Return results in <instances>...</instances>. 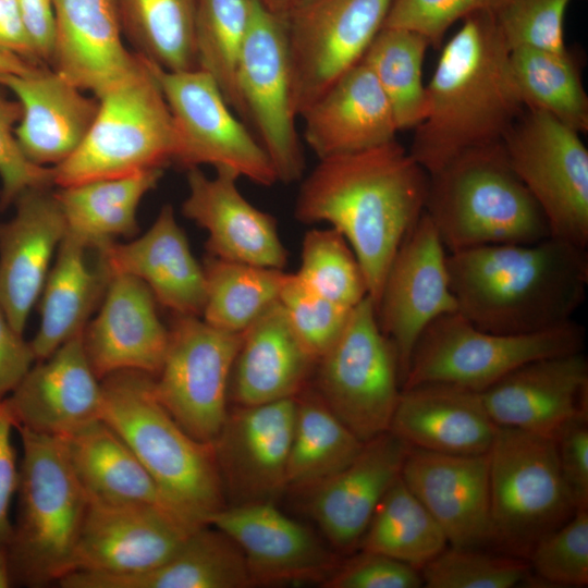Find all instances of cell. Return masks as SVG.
<instances>
[{"label":"cell","instance_id":"cell-52","mask_svg":"<svg viewBox=\"0 0 588 588\" xmlns=\"http://www.w3.org/2000/svg\"><path fill=\"white\" fill-rule=\"evenodd\" d=\"M560 470L576 510L588 509V415L563 425L553 437Z\"/></svg>","mask_w":588,"mask_h":588},{"label":"cell","instance_id":"cell-2","mask_svg":"<svg viewBox=\"0 0 588 588\" xmlns=\"http://www.w3.org/2000/svg\"><path fill=\"white\" fill-rule=\"evenodd\" d=\"M510 52L492 12L464 19L442 46L409 149L428 174L466 151L502 144L524 113Z\"/></svg>","mask_w":588,"mask_h":588},{"label":"cell","instance_id":"cell-6","mask_svg":"<svg viewBox=\"0 0 588 588\" xmlns=\"http://www.w3.org/2000/svg\"><path fill=\"white\" fill-rule=\"evenodd\" d=\"M16 428L23 457L7 558L12 584L42 587L70 573L88 497L62 438Z\"/></svg>","mask_w":588,"mask_h":588},{"label":"cell","instance_id":"cell-48","mask_svg":"<svg viewBox=\"0 0 588 588\" xmlns=\"http://www.w3.org/2000/svg\"><path fill=\"white\" fill-rule=\"evenodd\" d=\"M572 0H512L495 13L510 50L529 47L553 52L567 51L564 16Z\"/></svg>","mask_w":588,"mask_h":588},{"label":"cell","instance_id":"cell-57","mask_svg":"<svg viewBox=\"0 0 588 588\" xmlns=\"http://www.w3.org/2000/svg\"><path fill=\"white\" fill-rule=\"evenodd\" d=\"M37 66L17 54L0 48V74H27Z\"/></svg>","mask_w":588,"mask_h":588},{"label":"cell","instance_id":"cell-18","mask_svg":"<svg viewBox=\"0 0 588 588\" xmlns=\"http://www.w3.org/2000/svg\"><path fill=\"white\" fill-rule=\"evenodd\" d=\"M296 397L237 406L211 443L224 494L234 504L273 502L286 488Z\"/></svg>","mask_w":588,"mask_h":588},{"label":"cell","instance_id":"cell-33","mask_svg":"<svg viewBox=\"0 0 588 588\" xmlns=\"http://www.w3.org/2000/svg\"><path fill=\"white\" fill-rule=\"evenodd\" d=\"M63 588H245L253 586L238 546L222 530L195 529L163 564L130 575L75 572L59 581Z\"/></svg>","mask_w":588,"mask_h":588},{"label":"cell","instance_id":"cell-11","mask_svg":"<svg viewBox=\"0 0 588 588\" xmlns=\"http://www.w3.org/2000/svg\"><path fill=\"white\" fill-rule=\"evenodd\" d=\"M502 145L550 235L587 249L588 150L579 133L543 111L526 109Z\"/></svg>","mask_w":588,"mask_h":588},{"label":"cell","instance_id":"cell-29","mask_svg":"<svg viewBox=\"0 0 588 588\" xmlns=\"http://www.w3.org/2000/svg\"><path fill=\"white\" fill-rule=\"evenodd\" d=\"M112 278L142 280L157 303L174 315L201 317L206 298L204 267L194 257L173 207L164 205L152 225L127 243L112 242L96 250Z\"/></svg>","mask_w":588,"mask_h":588},{"label":"cell","instance_id":"cell-58","mask_svg":"<svg viewBox=\"0 0 588 588\" xmlns=\"http://www.w3.org/2000/svg\"><path fill=\"white\" fill-rule=\"evenodd\" d=\"M261 4L270 12L277 15H283L299 0H259Z\"/></svg>","mask_w":588,"mask_h":588},{"label":"cell","instance_id":"cell-43","mask_svg":"<svg viewBox=\"0 0 588 588\" xmlns=\"http://www.w3.org/2000/svg\"><path fill=\"white\" fill-rule=\"evenodd\" d=\"M255 0H196L194 48L197 69L212 77L237 113L236 72Z\"/></svg>","mask_w":588,"mask_h":588},{"label":"cell","instance_id":"cell-53","mask_svg":"<svg viewBox=\"0 0 588 588\" xmlns=\"http://www.w3.org/2000/svg\"><path fill=\"white\" fill-rule=\"evenodd\" d=\"M15 427L3 399L0 400V551H7L13 524L9 513L17 490L19 467L11 433Z\"/></svg>","mask_w":588,"mask_h":588},{"label":"cell","instance_id":"cell-14","mask_svg":"<svg viewBox=\"0 0 588 588\" xmlns=\"http://www.w3.org/2000/svg\"><path fill=\"white\" fill-rule=\"evenodd\" d=\"M241 340L242 333L221 331L197 316L174 315L169 328L154 391L176 422L200 442L212 443L225 421Z\"/></svg>","mask_w":588,"mask_h":588},{"label":"cell","instance_id":"cell-38","mask_svg":"<svg viewBox=\"0 0 588 588\" xmlns=\"http://www.w3.org/2000/svg\"><path fill=\"white\" fill-rule=\"evenodd\" d=\"M448 544L438 522L400 476L378 504L358 547L420 571Z\"/></svg>","mask_w":588,"mask_h":588},{"label":"cell","instance_id":"cell-35","mask_svg":"<svg viewBox=\"0 0 588 588\" xmlns=\"http://www.w3.org/2000/svg\"><path fill=\"white\" fill-rule=\"evenodd\" d=\"M88 249L66 231L39 297L40 323L30 341L36 362L82 334L102 301L111 278L99 259L89 266Z\"/></svg>","mask_w":588,"mask_h":588},{"label":"cell","instance_id":"cell-15","mask_svg":"<svg viewBox=\"0 0 588 588\" xmlns=\"http://www.w3.org/2000/svg\"><path fill=\"white\" fill-rule=\"evenodd\" d=\"M237 113L250 122L278 182L303 179L305 158L292 106L291 69L282 17L255 0L236 72Z\"/></svg>","mask_w":588,"mask_h":588},{"label":"cell","instance_id":"cell-8","mask_svg":"<svg viewBox=\"0 0 588 588\" xmlns=\"http://www.w3.org/2000/svg\"><path fill=\"white\" fill-rule=\"evenodd\" d=\"M489 455L491 547L527 560L576 511L554 439L498 427Z\"/></svg>","mask_w":588,"mask_h":588},{"label":"cell","instance_id":"cell-20","mask_svg":"<svg viewBox=\"0 0 588 588\" xmlns=\"http://www.w3.org/2000/svg\"><path fill=\"white\" fill-rule=\"evenodd\" d=\"M498 427L554 437L588 415V362L583 351L528 362L480 391Z\"/></svg>","mask_w":588,"mask_h":588},{"label":"cell","instance_id":"cell-25","mask_svg":"<svg viewBox=\"0 0 588 588\" xmlns=\"http://www.w3.org/2000/svg\"><path fill=\"white\" fill-rule=\"evenodd\" d=\"M13 204L14 216L0 223V306L23 334L68 226L50 187L28 188Z\"/></svg>","mask_w":588,"mask_h":588},{"label":"cell","instance_id":"cell-5","mask_svg":"<svg viewBox=\"0 0 588 588\" xmlns=\"http://www.w3.org/2000/svg\"><path fill=\"white\" fill-rule=\"evenodd\" d=\"M425 211L448 253L551 236L502 144L466 151L429 174Z\"/></svg>","mask_w":588,"mask_h":588},{"label":"cell","instance_id":"cell-12","mask_svg":"<svg viewBox=\"0 0 588 588\" xmlns=\"http://www.w3.org/2000/svg\"><path fill=\"white\" fill-rule=\"evenodd\" d=\"M148 63L172 115L174 163L186 170L211 166L261 186L278 182L267 152L234 115L210 75L199 69L167 71Z\"/></svg>","mask_w":588,"mask_h":588},{"label":"cell","instance_id":"cell-13","mask_svg":"<svg viewBox=\"0 0 588 588\" xmlns=\"http://www.w3.org/2000/svg\"><path fill=\"white\" fill-rule=\"evenodd\" d=\"M393 0H299L283 15L296 117L358 63Z\"/></svg>","mask_w":588,"mask_h":588},{"label":"cell","instance_id":"cell-45","mask_svg":"<svg viewBox=\"0 0 588 588\" xmlns=\"http://www.w3.org/2000/svg\"><path fill=\"white\" fill-rule=\"evenodd\" d=\"M419 572L428 588H512L531 575L523 558L451 546Z\"/></svg>","mask_w":588,"mask_h":588},{"label":"cell","instance_id":"cell-46","mask_svg":"<svg viewBox=\"0 0 588 588\" xmlns=\"http://www.w3.org/2000/svg\"><path fill=\"white\" fill-rule=\"evenodd\" d=\"M527 561L538 580L562 587L588 584V509L576 510L532 548Z\"/></svg>","mask_w":588,"mask_h":588},{"label":"cell","instance_id":"cell-17","mask_svg":"<svg viewBox=\"0 0 588 588\" xmlns=\"http://www.w3.org/2000/svg\"><path fill=\"white\" fill-rule=\"evenodd\" d=\"M195 529L154 505L88 499L69 574L147 572L174 555Z\"/></svg>","mask_w":588,"mask_h":588},{"label":"cell","instance_id":"cell-54","mask_svg":"<svg viewBox=\"0 0 588 588\" xmlns=\"http://www.w3.org/2000/svg\"><path fill=\"white\" fill-rule=\"evenodd\" d=\"M36 362L30 344L0 306V400L10 394Z\"/></svg>","mask_w":588,"mask_h":588},{"label":"cell","instance_id":"cell-26","mask_svg":"<svg viewBox=\"0 0 588 588\" xmlns=\"http://www.w3.org/2000/svg\"><path fill=\"white\" fill-rule=\"evenodd\" d=\"M409 449L384 431L364 442L350 464L308 492L310 516L335 550L351 552L359 546L378 504L401 476Z\"/></svg>","mask_w":588,"mask_h":588},{"label":"cell","instance_id":"cell-10","mask_svg":"<svg viewBox=\"0 0 588 588\" xmlns=\"http://www.w3.org/2000/svg\"><path fill=\"white\" fill-rule=\"evenodd\" d=\"M315 369L316 392L358 439L366 442L389 430L402 392L401 369L369 296L351 309Z\"/></svg>","mask_w":588,"mask_h":588},{"label":"cell","instance_id":"cell-41","mask_svg":"<svg viewBox=\"0 0 588 588\" xmlns=\"http://www.w3.org/2000/svg\"><path fill=\"white\" fill-rule=\"evenodd\" d=\"M206 298L201 318L230 333L245 331L279 301L286 272L280 269L223 260L204 261Z\"/></svg>","mask_w":588,"mask_h":588},{"label":"cell","instance_id":"cell-4","mask_svg":"<svg viewBox=\"0 0 588 588\" xmlns=\"http://www.w3.org/2000/svg\"><path fill=\"white\" fill-rule=\"evenodd\" d=\"M105 420L174 506L195 526L225 506L211 443L191 437L156 397L154 376L122 370L101 379Z\"/></svg>","mask_w":588,"mask_h":588},{"label":"cell","instance_id":"cell-19","mask_svg":"<svg viewBox=\"0 0 588 588\" xmlns=\"http://www.w3.org/2000/svg\"><path fill=\"white\" fill-rule=\"evenodd\" d=\"M206 525L222 530L238 546L253 585L323 584L340 565L336 554L310 529L270 501L225 505Z\"/></svg>","mask_w":588,"mask_h":588},{"label":"cell","instance_id":"cell-39","mask_svg":"<svg viewBox=\"0 0 588 588\" xmlns=\"http://www.w3.org/2000/svg\"><path fill=\"white\" fill-rule=\"evenodd\" d=\"M123 35L135 53L167 71L197 69L196 0H117Z\"/></svg>","mask_w":588,"mask_h":588},{"label":"cell","instance_id":"cell-27","mask_svg":"<svg viewBox=\"0 0 588 588\" xmlns=\"http://www.w3.org/2000/svg\"><path fill=\"white\" fill-rule=\"evenodd\" d=\"M56 34L50 68L100 97L128 78L143 59L123 44L117 0H52Z\"/></svg>","mask_w":588,"mask_h":588},{"label":"cell","instance_id":"cell-34","mask_svg":"<svg viewBox=\"0 0 588 588\" xmlns=\"http://www.w3.org/2000/svg\"><path fill=\"white\" fill-rule=\"evenodd\" d=\"M62 439L88 499L154 505L198 528L174 506L127 443L105 420L97 419Z\"/></svg>","mask_w":588,"mask_h":588},{"label":"cell","instance_id":"cell-40","mask_svg":"<svg viewBox=\"0 0 588 588\" xmlns=\"http://www.w3.org/2000/svg\"><path fill=\"white\" fill-rule=\"evenodd\" d=\"M510 61L526 109L543 111L579 134L588 131V97L568 50L517 47L511 50Z\"/></svg>","mask_w":588,"mask_h":588},{"label":"cell","instance_id":"cell-47","mask_svg":"<svg viewBox=\"0 0 588 588\" xmlns=\"http://www.w3.org/2000/svg\"><path fill=\"white\" fill-rule=\"evenodd\" d=\"M279 303L294 333L316 363L336 340L352 309L317 294L294 273H286Z\"/></svg>","mask_w":588,"mask_h":588},{"label":"cell","instance_id":"cell-28","mask_svg":"<svg viewBox=\"0 0 588 588\" xmlns=\"http://www.w3.org/2000/svg\"><path fill=\"white\" fill-rule=\"evenodd\" d=\"M0 85L21 107L17 144L39 167L53 168L66 160L85 138L99 107L98 98L42 65L27 74H0Z\"/></svg>","mask_w":588,"mask_h":588},{"label":"cell","instance_id":"cell-51","mask_svg":"<svg viewBox=\"0 0 588 588\" xmlns=\"http://www.w3.org/2000/svg\"><path fill=\"white\" fill-rule=\"evenodd\" d=\"M420 572L383 554L363 551L340 564L323 583L327 588H419Z\"/></svg>","mask_w":588,"mask_h":588},{"label":"cell","instance_id":"cell-30","mask_svg":"<svg viewBox=\"0 0 588 588\" xmlns=\"http://www.w3.org/2000/svg\"><path fill=\"white\" fill-rule=\"evenodd\" d=\"M497 429L480 392L441 382L402 389L389 428L411 448L456 455L488 453Z\"/></svg>","mask_w":588,"mask_h":588},{"label":"cell","instance_id":"cell-31","mask_svg":"<svg viewBox=\"0 0 588 588\" xmlns=\"http://www.w3.org/2000/svg\"><path fill=\"white\" fill-rule=\"evenodd\" d=\"M304 139L319 159L372 148L395 139L391 106L360 60L301 114Z\"/></svg>","mask_w":588,"mask_h":588},{"label":"cell","instance_id":"cell-55","mask_svg":"<svg viewBox=\"0 0 588 588\" xmlns=\"http://www.w3.org/2000/svg\"><path fill=\"white\" fill-rule=\"evenodd\" d=\"M17 3L38 60L41 64L50 65L56 34L52 0H17Z\"/></svg>","mask_w":588,"mask_h":588},{"label":"cell","instance_id":"cell-50","mask_svg":"<svg viewBox=\"0 0 588 588\" xmlns=\"http://www.w3.org/2000/svg\"><path fill=\"white\" fill-rule=\"evenodd\" d=\"M21 119L16 101L0 95V209L8 208L26 189L51 187L52 169L30 162L22 152L15 127Z\"/></svg>","mask_w":588,"mask_h":588},{"label":"cell","instance_id":"cell-7","mask_svg":"<svg viewBox=\"0 0 588 588\" xmlns=\"http://www.w3.org/2000/svg\"><path fill=\"white\" fill-rule=\"evenodd\" d=\"M142 59L133 75L98 97V111L85 138L66 160L51 168L53 185L120 177L173 163L172 115L149 63Z\"/></svg>","mask_w":588,"mask_h":588},{"label":"cell","instance_id":"cell-23","mask_svg":"<svg viewBox=\"0 0 588 588\" xmlns=\"http://www.w3.org/2000/svg\"><path fill=\"white\" fill-rule=\"evenodd\" d=\"M238 179L223 170L210 177L199 168L187 169L188 193L182 212L208 232L206 247L210 256L283 270L287 250L277 220L242 195Z\"/></svg>","mask_w":588,"mask_h":588},{"label":"cell","instance_id":"cell-22","mask_svg":"<svg viewBox=\"0 0 588 588\" xmlns=\"http://www.w3.org/2000/svg\"><path fill=\"white\" fill-rule=\"evenodd\" d=\"M401 477L438 522L451 547H490L488 453L456 455L411 448Z\"/></svg>","mask_w":588,"mask_h":588},{"label":"cell","instance_id":"cell-21","mask_svg":"<svg viewBox=\"0 0 588 588\" xmlns=\"http://www.w3.org/2000/svg\"><path fill=\"white\" fill-rule=\"evenodd\" d=\"M3 401L15 428L58 438L101 419V380L88 360L83 333L37 360Z\"/></svg>","mask_w":588,"mask_h":588},{"label":"cell","instance_id":"cell-56","mask_svg":"<svg viewBox=\"0 0 588 588\" xmlns=\"http://www.w3.org/2000/svg\"><path fill=\"white\" fill-rule=\"evenodd\" d=\"M0 48L42 65L25 29L17 0H0Z\"/></svg>","mask_w":588,"mask_h":588},{"label":"cell","instance_id":"cell-44","mask_svg":"<svg viewBox=\"0 0 588 588\" xmlns=\"http://www.w3.org/2000/svg\"><path fill=\"white\" fill-rule=\"evenodd\" d=\"M307 287L346 308L368 296L360 264L335 229H311L302 241L301 264L294 273Z\"/></svg>","mask_w":588,"mask_h":588},{"label":"cell","instance_id":"cell-59","mask_svg":"<svg viewBox=\"0 0 588 588\" xmlns=\"http://www.w3.org/2000/svg\"><path fill=\"white\" fill-rule=\"evenodd\" d=\"M12 585L7 551H0V588H8Z\"/></svg>","mask_w":588,"mask_h":588},{"label":"cell","instance_id":"cell-36","mask_svg":"<svg viewBox=\"0 0 588 588\" xmlns=\"http://www.w3.org/2000/svg\"><path fill=\"white\" fill-rule=\"evenodd\" d=\"M162 168L120 177L94 180L54 192L68 232L89 249L98 250L117 237L138 232L137 209L144 196L163 175Z\"/></svg>","mask_w":588,"mask_h":588},{"label":"cell","instance_id":"cell-1","mask_svg":"<svg viewBox=\"0 0 588 588\" xmlns=\"http://www.w3.org/2000/svg\"><path fill=\"white\" fill-rule=\"evenodd\" d=\"M429 174L396 139L319 159L303 180L294 216L339 231L376 304L402 241L425 211Z\"/></svg>","mask_w":588,"mask_h":588},{"label":"cell","instance_id":"cell-37","mask_svg":"<svg viewBox=\"0 0 588 588\" xmlns=\"http://www.w3.org/2000/svg\"><path fill=\"white\" fill-rule=\"evenodd\" d=\"M363 445L315 389H304L296 396L287 488L309 492L350 464Z\"/></svg>","mask_w":588,"mask_h":588},{"label":"cell","instance_id":"cell-24","mask_svg":"<svg viewBox=\"0 0 588 588\" xmlns=\"http://www.w3.org/2000/svg\"><path fill=\"white\" fill-rule=\"evenodd\" d=\"M157 301L139 279L113 275L96 317L83 331V343L96 376L137 370L154 377L161 369L169 329L157 313Z\"/></svg>","mask_w":588,"mask_h":588},{"label":"cell","instance_id":"cell-42","mask_svg":"<svg viewBox=\"0 0 588 588\" xmlns=\"http://www.w3.org/2000/svg\"><path fill=\"white\" fill-rule=\"evenodd\" d=\"M429 47L416 32L382 27L362 58L382 88L399 131L415 128L426 115L422 63Z\"/></svg>","mask_w":588,"mask_h":588},{"label":"cell","instance_id":"cell-3","mask_svg":"<svg viewBox=\"0 0 588 588\" xmlns=\"http://www.w3.org/2000/svg\"><path fill=\"white\" fill-rule=\"evenodd\" d=\"M446 260L457 311L489 332L559 327L573 320L586 297L587 249L552 236L448 253Z\"/></svg>","mask_w":588,"mask_h":588},{"label":"cell","instance_id":"cell-32","mask_svg":"<svg viewBox=\"0 0 588 588\" xmlns=\"http://www.w3.org/2000/svg\"><path fill=\"white\" fill-rule=\"evenodd\" d=\"M315 366L278 301L242 332L229 400L236 406H253L296 397Z\"/></svg>","mask_w":588,"mask_h":588},{"label":"cell","instance_id":"cell-16","mask_svg":"<svg viewBox=\"0 0 588 588\" xmlns=\"http://www.w3.org/2000/svg\"><path fill=\"white\" fill-rule=\"evenodd\" d=\"M446 258L438 231L424 211L397 248L375 307L381 330L396 348L402 383L424 330L440 316L457 310Z\"/></svg>","mask_w":588,"mask_h":588},{"label":"cell","instance_id":"cell-9","mask_svg":"<svg viewBox=\"0 0 588 588\" xmlns=\"http://www.w3.org/2000/svg\"><path fill=\"white\" fill-rule=\"evenodd\" d=\"M585 329L573 320L528 334L482 330L461 313L434 319L417 340L402 389L428 382L450 383L480 392L539 358L580 352Z\"/></svg>","mask_w":588,"mask_h":588},{"label":"cell","instance_id":"cell-49","mask_svg":"<svg viewBox=\"0 0 588 588\" xmlns=\"http://www.w3.org/2000/svg\"><path fill=\"white\" fill-rule=\"evenodd\" d=\"M512 0H393L382 27L405 28L440 48L449 28L478 12L498 13Z\"/></svg>","mask_w":588,"mask_h":588}]
</instances>
